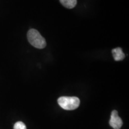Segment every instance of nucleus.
Wrapping results in <instances>:
<instances>
[{"mask_svg":"<svg viewBox=\"0 0 129 129\" xmlns=\"http://www.w3.org/2000/svg\"><path fill=\"white\" fill-rule=\"evenodd\" d=\"M29 42L32 46L37 48H44L46 46V40L40 32L35 29H30L27 34Z\"/></svg>","mask_w":129,"mask_h":129,"instance_id":"obj_1","label":"nucleus"},{"mask_svg":"<svg viewBox=\"0 0 129 129\" xmlns=\"http://www.w3.org/2000/svg\"><path fill=\"white\" fill-rule=\"evenodd\" d=\"M60 2L64 7L67 9H72L76 6L77 0H60Z\"/></svg>","mask_w":129,"mask_h":129,"instance_id":"obj_5","label":"nucleus"},{"mask_svg":"<svg viewBox=\"0 0 129 129\" xmlns=\"http://www.w3.org/2000/svg\"><path fill=\"white\" fill-rule=\"evenodd\" d=\"M14 129H26V127L23 122L18 121L14 124Z\"/></svg>","mask_w":129,"mask_h":129,"instance_id":"obj_6","label":"nucleus"},{"mask_svg":"<svg viewBox=\"0 0 129 129\" xmlns=\"http://www.w3.org/2000/svg\"><path fill=\"white\" fill-rule=\"evenodd\" d=\"M112 53L114 59L115 61H120L123 60L125 57L124 53L122 52L121 48L117 47L112 50Z\"/></svg>","mask_w":129,"mask_h":129,"instance_id":"obj_4","label":"nucleus"},{"mask_svg":"<svg viewBox=\"0 0 129 129\" xmlns=\"http://www.w3.org/2000/svg\"><path fill=\"white\" fill-rule=\"evenodd\" d=\"M58 104L65 110H74L80 106V101L77 97L62 96L57 100Z\"/></svg>","mask_w":129,"mask_h":129,"instance_id":"obj_2","label":"nucleus"},{"mask_svg":"<svg viewBox=\"0 0 129 129\" xmlns=\"http://www.w3.org/2000/svg\"><path fill=\"white\" fill-rule=\"evenodd\" d=\"M109 125L114 129H120L122 127V121L118 116L117 111L114 110L111 112Z\"/></svg>","mask_w":129,"mask_h":129,"instance_id":"obj_3","label":"nucleus"}]
</instances>
